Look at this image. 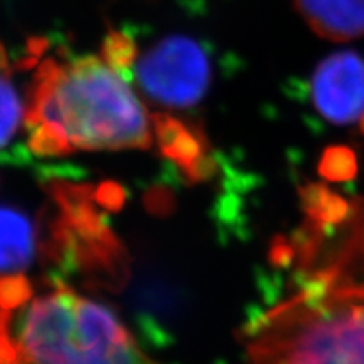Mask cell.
<instances>
[{
    "instance_id": "obj_1",
    "label": "cell",
    "mask_w": 364,
    "mask_h": 364,
    "mask_svg": "<svg viewBox=\"0 0 364 364\" xmlns=\"http://www.w3.org/2000/svg\"><path fill=\"white\" fill-rule=\"evenodd\" d=\"M26 125L29 149L43 157L152 145V122L144 103L98 56L70 63L44 59L29 88Z\"/></svg>"
},
{
    "instance_id": "obj_11",
    "label": "cell",
    "mask_w": 364,
    "mask_h": 364,
    "mask_svg": "<svg viewBox=\"0 0 364 364\" xmlns=\"http://www.w3.org/2000/svg\"><path fill=\"white\" fill-rule=\"evenodd\" d=\"M321 174L332 181H344L356 172V159L351 149L348 147H329L321 161Z\"/></svg>"
},
{
    "instance_id": "obj_4",
    "label": "cell",
    "mask_w": 364,
    "mask_h": 364,
    "mask_svg": "<svg viewBox=\"0 0 364 364\" xmlns=\"http://www.w3.org/2000/svg\"><path fill=\"white\" fill-rule=\"evenodd\" d=\"M213 71L206 51L188 36H169L136 63V81L147 97L166 108H191L206 97Z\"/></svg>"
},
{
    "instance_id": "obj_9",
    "label": "cell",
    "mask_w": 364,
    "mask_h": 364,
    "mask_svg": "<svg viewBox=\"0 0 364 364\" xmlns=\"http://www.w3.org/2000/svg\"><path fill=\"white\" fill-rule=\"evenodd\" d=\"M22 120H26V108L9 80L6 54L0 46V149L16 136Z\"/></svg>"
},
{
    "instance_id": "obj_7",
    "label": "cell",
    "mask_w": 364,
    "mask_h": 364,
    "mask_svg": "<svg viewBox=\"0 0 364 364\" xmlns=\"http://www.w3.org/2000/svg\"><path fill=\"white\" fill-rule=\"evenodd\" d=\"M294 6L318 38L344 43L364 36V0H294Z\"/></svg>"
},
{
    "instance_id": "obj_12",
    "label": "cell",
    "mask_w": 364,
    "mask_h": 364,
    "mask_svg": "<svg viewBox=\"0 0 364 364\" xmlns=\"http://www.w3.org/2000/svg\"><path fill=\"white\" fill-rule=\"evenodd\" d=\"M97 199L100 206L108 209H120L124 203V189L113 182H105L97 189Z\"/></svg>"
},
{
    "instance_id": "obj_2",
    "label": "cell",
    "mask_w": 364,
    "mask_h": 364,
    "mask_svg": "<svg viewBox=\"0 0 364 364\" xmlns=\"http://www.w3.org/2000/svg\"><path fill=\"white\" fill-rule=\"evenodd\" d=\"M318 273L247 326L252 364H364V285Z\"/></svg>"
},
{
    "instance_id": "obj_3",
    "label": "cell",
    "mask_w": 364,
    "mask_h": 364,
    "mask_svg": "<svg viewBox=\"0 0 364 364\" xmlns=\"http://www.w3.org/2000/svg\"><path fill=\"white\" fill-rule=\"evenodd\" d=\"M51 292L22 306L17 338L21 364H156L140 351L117 312L81 297L54 279Z\"/></svg>"
},
{
    "instance_id": "obj_8",
    "label": "cell",
    "mask_w": 364,
    "mask_h": 364,
    "mask_svg": "<svg viewBox=\"0 0 364 364\" xmlns=\"http://www.w3.org/2000/svg\"><path fill=\"white\" fill-rule=\"evenodd\" d=\"M38 247V230L24 213L0 208V273L26 270Z\"/></svg>"
},
{
    "instance_id": "obj_5",
    "label": "cell",
    "mask_w": 364,
    "mask_h": 364,
    "mask_svg": "<svg viewBox=\"0 0 364 364\" xmlns=\"http://www.w3.org/2000/svg\"><path fill=\"white\" fill-rule=\"evenodd\" d=\"M311 102L329 124H359L364 117V59L354 51L322 59L311 78Z\"/></svg>"
},
{
    "instance_id": "obj_10",
    "label": "cell",
    "mask_w": 364,
    "mask_h": 364,
    "mask_svg": "<svg viewBox=\"0 0 364 364\" xmlns=\"http://www.w3.org/2000/svg\"><path fill=\"white\" fill-rule=\"evenodd\" d=\"M135 41L122 31H110L102 44V58L108 66L118 73L130 70L136 61Z\"/></svg>"
},
{
    "instance_id": "obj_6",
    "label": "cell",
    "mask_w": 364,
    "mask_h": 364,
    "mask_svg": "<svg viewBox=\"0 0 364 364\" xmlns=\"http://www.w3.org/2000/svg\"><path fill=\"white\" fill-rule=\"evenodd\" d=\"M152 125L162 156L174 162L189 181H203L215 174L216 162L209 157L208 140L198 127L167 113H156Z\"/></svg>"
},
{
    "instance_id": "obj_13",
    "label": "cell",
    "mask_w": 364,
    "mask_h": 364,
    "mask_svg": "<svg viewBox=\"0 0 364 364\" xmlns=\"http://www.w3.org/2000/svg\"><path fill=\"white\" fill-rule=\"evenodd\" d=\"M358 125H359V130H361V134L364 135V117H363V120H361V122H359V124H358Z\"/></svg>"
}]
</instances>
